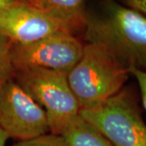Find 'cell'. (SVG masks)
Returning <instances> with one entry per match:
<instances>
[{
    "label": "cell",
    "mask_w": 146,
    "mask_h": 146,
    "mask_svg": "<svg viewBox=\"0 0 146 146\" xmlns=\"http://www.w3.org/2000/svg\"><path fill=\"white\" fill-rule=\"evenodd\" d=\"M94 44L127 68H146V16L118 0H98L87 9L83 29Z\"/></svg>",
    "instance_id": "1"
},
{
    "label": "cell",
    "mask_w": 146,
    "mask_h": 146,
    "mask_svg": "<svg viewBox=\"0 0 146 146\" xmlns=\"http://www.w3.org/2000/svg\"><path fill=\"white\" fill-rule=\"evenodd\" d=\"M129 76V70L102 48L84 42L83 54L68 73V80L82 110L94 108L119 92Z\"/></svg>",
    "instance_id": "2"
},
{
    "label": "cell",
    "mask_w": 146,
    "mask_h": 146,
    "mask_svg": "<svg viewBox=\"0 0 146 146\" xmlns=\"http://www.w3.org/2000/svg\"><path fill=\"white\" fill-rule=\"evenodd\" d=\"M124 86L113 97L80 115L104 135L113 146H146V123L140 95Z\"/></svg>",
    "instance_id": "3"
},
{
    "label": "cell",
    "mask_w": 146,
    "mask_h": 146,
    "mask_svg": "<svg viewBox=\"0 0 146 146\" xmlns=\"http://www.w3.org/2000/svg\"><path fill=\"white\" fill-rule=\"evenodd\" d=\"M14 80L44 110L50 133L59 136L65 126L80 114V106L68 83L67 73L24 68L15 71Z\"/></svg>",
    "instance_id": "4"
},
{
    "label": "cell",
    "mask_w": 146,
    "mask_h": 146,
    "mask_svg": "<svg viewBox=\"0 0 146 146\" xmlns=\"http://www.w3.org/2000/svg\"><path fill=\"white\" fill-rule=\"evenodd\" d=\"M84 42L71 32L54 33L39 41L12 45L11 57L15 71L37 68L68 74L78 63Z\"/></svg>",
    "instance_id": "5"
},
{
    "label": "cell",
    "mask_w": 146,
    "mask_h": 146,
    "mask_svg": "<svg viewBox=\"0 0 146 146\" xmlns=\"http://www.w3.org/2000/svg\"><path fill=\"white\" fill-rule=\"evenodd\" d=\"M0 127L17 141L50 132L44 110L14 79L0 89Z\"/></svg>",
    "instance_id": "6"
},
{
    "label": "cell",
    "mask_w": 146,
    "mask_h": 146,
    "mask_svg": "<svg viewBox=\"0 0 146 146\" xmlns=\"http://www.w3.org/2000/svg\"><path fill=\"white\" fill-rule=\"evenodd\" d=\"M62 31L71 32L62 22L20 0L0 11V33L14 45L32 43Z\"/></svg>",
    "instance_id": "7"
},
{
    "label": "cell",
    "mask_w": 146,
    "mask_h": 146,
    "mask_svg": "<svg viewBox=\"0 0 146 146\" xmlns=\"http://www.w3.org/2000/svg\"><path fill=\"white\" fill-rule=\"evenodd\" d=\"M20 1L62 22L74 34L79 30H83L86 16V4L84 0Z\"/></svg>",
    "instance_id": "8"
},
{
    "label": "cell",
    "mask_w": 146,
    "mask_h": 146,
    "mask_svg": "<svg viewBox=\"0 0 146 146\" xmlns=\"http://www.w3.org/2000/svg\"><path fill=\"white\" fill-rule=\"evenodd\" d=\"M59 136L67 146H113L98 129L80 114L65 126Z\"/></svg>",
    "instance_id": "9"
},
{
    "label": "cell",
    "mask_w": 146,
    "mask_h": 146,
    "mask_svg": "<svg viewBox=\"0 0 146 146\" xmlns=\"http://www.w3.org/2000/svg\"><path fill=\"white\" fill-rule=\"evenodd\" d=\"M12 45L8 38L0 33V89L15 76L11 57Z\"/></svg>",
    "instance_id": "10"
},
{
    "label": "cell",
    "mask_w": 146,
    "mask_h": 146,
    "mask_svg": "<svg viewBox=\"0 0 146 146\" xmlns=\"http://www.w3.org/2000/svg\"><path fill=\"white\" fill-rule=\"evenodd\" d=\"M11 146H67V145L61 136L49 132L33 139L17 141Z\"/></svg>",
    "instance_id": "11"
},
{
    "label": "cell",
    "mask_w": 146,
    "mask_h": 146,
    "mask_svg": "<svg viewBox=\"0 0 146 146\" xmlns=\"http://www.w3.org/2000/svg\"><path fill=\"white\" fill-rule=\"evenodd\" d=\"M129 73L130 76L135 78L137 83L142 108L146 114V68L144 69L130 68Z\"/></svg>",
    "instance_id": "12"
},
{
    "label": "cell",
    "mask_w": 146,
    "mask_h": 146,
    "mask_svg": "<svg viewBox=\"0 0 146 146\" xmlns=\"http://www.w3.org/2000/svg\"><path fill=\"white\" fill-rule=\"evenodd\" d=\"M123 5L141 12L146 16V0H118Z\"/></svg>",
    "instance_id": "13"
},
{
    "label": "cell",
    "mask_w": 146,
    "mask_h": 146,
    "mask_svg": "<svg viewBox=\"0 0 146 146\" xmlns=\"http://www.w3.org/2000/svg\"><path fill=\"white\" fill-rule=\"evenodd\" d=\"M9 137L5 133V131L0 127V146H7V142Z\"/></svg>",
    "instance_id": "14"
},
{
    "label": "cell",
    "mask_w": 146,
    "mask_h": 146,
    "mask_svg": "<svg viewBox=\"0 0 146 146\" xmlns=\"http://www.w3.org/2000/svg\"><path fill=\"white\" fill-rule=\"evenodd\" d=\"M17 0H0V11L15 3Z\"/></svg>",
    "instance_id": "15"
}]
</instances>
